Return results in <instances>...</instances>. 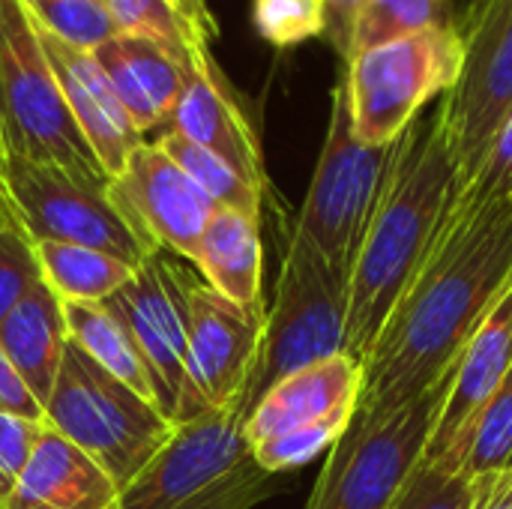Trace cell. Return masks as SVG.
<instances>
[{
    "instance_id": "1",
    "label": "cell",
    "mask_w": 512,
    "mask_h": 509,
    "mask_svg": "<svg viewBox=\"0 0 512 509\" xmlns=\"http://www.w3.org/2000/svg\"><path fill=\"white\" fill-rule=\"evenodd\" d=\"M512 282V201L453 192L411 285L363 363L360 411H396L441 387Z\"/></svg>"
},
{
    "instance_id": "2",
    "label": "cell",
    "mask_w": 512,
    "mask_h": 509,
    "mask_svg": "<svg viewBox=\"0 0 512 509\" xmlns=\"http://www.w3.org/2000/svg\"><path fill=\"white\" fill-rule=\"evenodd\" d=\"M456 192V165L438 114H420L396 141L393 165L348 273L345 354L366 363L384 321L411 285Z\"/></svg>"
},
{
    "instance_id": "3",
    "label": "cell",
    "mask_w": 512,
    "mask_h": 509,
    "mask_svg": "<svg viewBox=\"0 0 512 509\" xmlns=\"http://www.w3.org/2000/svg\"><path fill=\"white\" fill-rule=\"evenodd\" d=\"M0 132L6 156L63 168L93 186L111 183L63 99L24 0H0Z\"/></svg>"
},
{
    "instance_id": "4",
    "label": "cell",
    "mask_w": 512,
    "mask_h": 509,
    "mask_svg": "<svg viewBox=\"0 0 512 509\" xmlns=\"http://www.w3.org/2000/svg\"><path fill=\"white\" fill-rule=\"evenodd\" d=\"M45 426L87 453L120 492L177 432L156 402L105 372L72 339L45 402Z\"/></svg>"
},
{
    "instance_id": "5",
    "label": "cell",
    "mask_w": 512,
    "mask_h": 509,
    "mask_svg": "<svg viewBox=\"0 0 512 509\" xmlns=\"http://www.w3.org/2000/svg\"><path fill=\"white\" fill-rule=\"evenodd\" d=\"M396 144L372 147L354 135L345 69L339 63L330 90V117L306 201L294 234L315 246L345 279L384 192Z\"/></svg>"
},
{
    "instance_id": "6",
    "label": "cell",
    "mask_w": 512,
    "mask_h": 509,
    "mask_svg": "<svg viewBox=\"0 0 512 509\" xmlns=\"http://www.w3.org/2000/svg\"><path fill=\"white\" fill-rule=\"evenodd\" d=\"M363 381V363L351 354L321 360L282 378L243 420L252 462L276 477L330 453L360 411Z\"/></svg>"
},
{
    "instance_id": "7",
    "label": "cell",
    "mask_w": 512,
    "mask_h": 509,
    "mask_svg": "<svg viewBox=\"0 0 512 509\" xmlns=\"http://www.w3.org/2000/svg\"><path fill=\"white\" fill-rule=\"evenodd\" d=\"M348 279L303 237H291L276 300L264 318L261 351L246 387L243 414L282 378L345 354Z\"/></svg>"
},
{
    "instance_id": "8",
    "label": "cell",
    "mask_w": 512,
    "mask_h": 509,
    "mask_svg": "<svg viewBox=\"0 0 512 509\" xmlns=\"http://www.w3.org/2000/svg\"><path fill=\"white\" fill-rule=\"evenodd\" d=\"M342 69L354 135L363 144L390 147L432 99L453 90L462 69V39L456 24L432 27L360 51Z\"/></svg>"
},
{
    "instance_id": "9",
    "label": "cell",
    "mask_w": 512,
    "mask_h": 509,
    "mask_svg": "<svg viewBox=\"0 0 512 509\" xmlns=\"http://www.w3.org/2000/svg\"><path fill=\"white\" fill-rule=\"evenodd\" d=\"M441 399L444 384L396 411H357L327 453L306 509H393L426 456Z\"/></svg>"
},
{
    "instance_id": "10",
    "label": "cell",
    "mask_w": 512,
    "mask_h": 509,
    "mask_svg": "<svg viewBox=\"0 0 512 509\" xmlns=\"http://www.w3.org/2000/svg\"><path fill=\"white\" fill-rule=\"evenodd\" d=\"M456 30L462 69L435 114L456 165V189H462L477 177L498 126L512 111V0H468Z\"/></svg>"
},
{
    "instance_id": "11",
    "label": "cell",
    "mask_w": 512,
    "mask_h": 509,
    "mask_svg": "<svg viewBox=\"0 0 512 509\" xmlns=\"http://www.w3.org/2000/svg\"><path fill=\"white\" fill-rule=\"evenodd\" d=\"M0 183L36 243L90 246L120 258L132 270L156 252L111 198V183L93 186L63 168L15 156H6Z\"/></svg>"
},
{
    "instance_id": "12",
    "label": "cell",
    "mask_w": 512,
    "mask_h": 509,
    "mask_svg": "<svg viewBox=\"0 0 512 509\" xmlns=\"http://www.w3.org/2000/svg\"><path fill=\"white\" fill-rule=\"evenodd\" d=\"M186 273L189 267H180L177 255L156 249L120 291L102 300L129 330L147 363L156 405L174 426L207 414L189 378Z\"/></svg>"
},
{
    "instance_id": "13",
    "label": "cell",
    "mask_w": 512,
    "mask_h": 509,
    "mask_svg": "<svg viewBox=\"0 0 512 509\" xmlns=\"http://www.w3.org/2000/svg\"><path fill=\"white\" fill-rule=\"evenodd\" d=\"M243 420V405H228L177 426L114 509H198L213 501L255 468Z\"/></svg>"
},
{
    "instance_id": "14",
    "label": "cell",
    "mask_w": 512,
    "mask_h": 509,
    "mask_svg": "<svg viewBox=\"0 0 512 509\" xmlns=\"http://www.w3.org/2000/svg\"><path fill=\"white\" fill-rule=\"evenodd\" d=\"M264 318L267 309H243L192 270L186 273L189 378L207 411L243 405L261 351Z\"/></svg>"
},
{
    "instance_id": "15",
    "label": "cell",
    "mask_w": 512,
    "mask_h": 509,
    "mask_svg": "<svg viewBox=\"0 0 512 509\" xmlns=\"http://www.w3.org/2000/svg\"><path fill=\"white\" fill-rule=\"evenodd\" d=\"M111 198L153 249L195 264L216 207L156 141H144L111 177Z\"/></svg>"
},
{
    "instance_id": "16",
    "label": "cell",
    "mask_w": 512,
    "mask_h": 509,
    "mask_svg": "<svg viewBox=\"0 0 512 509\" xmlns=\"http://www.w3.org/2000/svg\"><path fill=\"white\" fill-rule=\"evenodd\" d=\"M512 366V282L498 297L492 312L468 339L465 351L459 354L453 372L444 381V399L432 426V438L426 447L423 462L438 465L444 462L456 444L465 438L483 405L501 387L504 375Z\"/></svg>"
},
{
    "instance_id": "17",
    "label": "cell",
    "mask_w": 512,
    "mask_h": 509,
    "mask_svg": "<svg viewBox=\"0 0 512 509\" xmlns=\"http://www.w3.org/2000/svg\"><path fill=\"white\" fill-rule=\"evenodd\" d=\"M36 33H39L45 60L54 69V78L63 90V99L69 105L75 123L81 126L87 144L99 156L108 177H117L123 171V165L129 162V156L147 138L132 123L126 105L120 102L105 69L99 66V60L90 51H78V48L60 42L39 24H36Z\"/></svg>"
},
{
    "instance_id": "18",
    "label": "cell",
    "mask_w": 512,
    "mask_h": 509,
    "mask_svg": "<svg viewBox=\"0 0 512 509\" xmlns=\"http://www.w3.org/2000/svg\"><path fill=\"white\" fill-rule=\"evenodd\" d=\"M168 129L216 153L237 174H243L255 189L270 195L258 129L249 120L237 90L231 87V81L225 78L216 60L189 75V84L174 108Z\"/></svg>"
},
{
    "instance_id": "19",
    "label": "cell",
    "mask_w": 512,
    "mask_h": 509,
    "mask_svg": "<svg viewBox=\"0 0 512 509\" xmlns=\"http://www.w3.org/2000/svg\"><path fill=\"white\" fill-rule=\"evenodd\" d=\"M93 57L105 69L138 132L144 138L165 132L192 69L159 42L132 33H117L102 48H96Z\"/></svg>"
},
{
    "instance_id": "20",
    "label": "cell",
    "mask_w": 512,
    "mask_h": 509,
    "mask_svg": "<svg viewBox=\"0 0 512 509\" xmlns=\"http://www.w3.org/2000/svg\"><path fill=\"white\" fill-rule=\"evenodd\" d=\"M120 486L75 444L45 426L3 509H114Z\"/></svg>"
},
{
    "instance_id": "21",
    "label": "cell",
    "mask_w": 512,
    "mask_h": 509,
    "mask_svg": "<svg viewBox=\"0 0 512 509\" xmlns=\"http://www.w3.org/2000/svg\"><path fill=\"white\" fill-rule=\"evenodd\" d=\"M66 345V300L51 288L48 279H39L27 297L0 321V348L21 372L33 396L42 402V408L54 390Z\"/></svg>"
},
{
    "instance_id": "22",
    "label": "cell",
    "mask_w": 512,
    "mask_h": 509,
    "mask_svg": "<svg viewBox=\"0 0 512 509\" xmlns=\"http://www.w3.org/2000/svg\"><path fill=\"white\" fill-rule=\"evenodd\" d=\"M261 219L246 216L240 210L216 207L198 246L195 267L201 279L228 297L231 303L264 312V291H261V273H264V252H261Z\"/></svg>"
},
{
    "instance_id": "23",
    "label": "cell",
    "mask_w": 512,
    "mask_h": 509,
    "mask_svg": "<svg viewBox=\"0 0 512 509\" xmlns=\"http://www.w3.org/2000/svg\"><path fill=\"white\" fill-rule=\"evenodd\" d=\"M120 33L144 36L168 48L192 72L210 66L219 24L207 0H105Z\"/></svg>"
},
{
    "instance_id": "24",
    "label": "cell",
    "mask_w": 512,
    "mask_h": 509,
    "mask_svg": "<svg viewBox=\"0 0 512 509\" xmlns=\"http://www.w3.org/2000/svg\"><path fill=\"white\" fill-rule=\"evenodd\" d=\"M66 324L69 339L87 357H93L105 372H111L150 402H156L147 363L117 315H111L102 303H66Z\"/></svg>"
},
{
    "instance_id": "25",
    "label": "cell",
    "mask_w": 512,
    "mask_h": 509,
    "mask_svg": "<svg viewBox=\"0 0 512 509\" xmlns=\"http://www.w3.org/2000/svg\"><path fill=\"white\" fill-rule=\"evenodd\" d=\"M51 288L66 303H102L132 279V267L114 255L75 243H36Z\"/></svg>"
},
{
    "instance_id": "26",
    "label": "cell",
    "mask_w": 512,
    "mask_h": 509,
    "mask_svg": "<svg viewBox=\"0 0 512 509\" xmlns=\"http://www.w3.org/2000/svg\"><path fill=\"white\" fill-rule=\"evenodd\" d=\"M147 141H156L192 177V183L213 201V207L240 210L246 216L261 219V207H264L267 195L261 189H255L243 174H237L228 162H222L216 153L192 144L189 138H183L174 129H165V132H159L156 138H147Z\"/></svg>"
},
{
    "instance_id": "27",
    "label": "cell",
    "mask_w": 512,
    "mask_h": 509,
    "mask_svg": "<svg viewBox=\"0 0 512 509\" xmlns=\"http://www.w3.org/2000/svg\"><path fill=\"white\" fill-rule=\"evenodd\" d=\"M512 462V366L504 375L501 387L492 393V399L483 405L465 438L456 444V450L438 462L444 471L465 474L468 480L504 468Z\"/></svg>"
},
{
    "instance_id": "28",
    "label": "cell",
    "mask_w": 512,
    "mask_h": 509,
    "mask_svg": "<svg viewBox=\"0 0 512 509\" xmlns=\"http://www.w3.org/2000/svg\"><path fill=\"white\" fill-rule=\"evenodd\" d=\"M456 18V0H366L351 33L348 60L393 39H405L432 27H450Z\"/></svg>"
},
{
    "instance_id": "29",
    "label": "cell",
    "mask_w": 512,
    "mask_h": 509,
    "mask_svg": "<svg viewBox=\"0 0 512 509\" xmlns=\"http://www.w3.org/2000/svg\"><path fill=\"white\" fill-rule=\"evenodd\" d=\"M39 27L78 51H96L120 33L105 0H24Z\"/></svg>"
},
{
    "instance_id": "30",
    "label": "cell",
    "mask_w": 512,
    "mask_h": 509,
    "mask_svg": "<svg viewBox=\"0 0 512 509\" xmlns=\"http://www.w3.org/2000/svg\"><path fill=\"white\" fill-rule=\"evenodd\" d=\"M252 27L276 51L327 39L324 0H252Z\"/></svg>"
},
{
    "instance_id": "31",
    "label": "cell",
    "mask_w": 512,
    "mask_h": 509,
    "mask_svg": "<svg viewBox=\"0 0 512 509\" xmlns=\"http://www.w3.org/2000/svg\"><path fill=\"white\" fill-rule=\"evenodd\" d=\"M45 279L36 240L21 225L18 213L6 201L0 210V321L27 297V291Z\"/></svg>"
},
{
    "instance_id": "32",
    "label": "cell",
    "mask_w": 512,
    "mask_h": 509,
    "mask_svg": "<svg viewBox=\"0 0 512 509\" xmlns=\"http://www.w3.org/2000/svg\"><path fill=\"white\" fill-rule=\"evenodd\" d=\"M393 509H471V480L420 462Z\"/></svg>"
},
{
    "instance_id": "33",
    "label": "cell",
    "mask_w": 512,
    "mask_h": 509,
    "mask_svg": "<svg viewBox=\"0 0 512 509\" xmlns=\"http://www.w3.org/2000/svg\"><path fill=\"white\" fill-rule=\"evenodd\" d=\"M42 432H45V423L0 414V509L12 498Z\"/></svg>"
},
{
    "instance_id": "34",
    "label": "cell",
    "mask_w": 512,
    "mask_h": 509,
    "mask_svg": "<svg viewBox=\"0 0 512 509\" xmlns=\"http://www.w3.org/2000/svg\"><path fill=\"white\" fill-rule=\"evenodd\" d=\"M456 192H468L474 198H483V201H501V198H510L512 195V111L504 117V123L498 126L492 144H489V153L477 171V177L456 189Z\"/></svg>"
},
{
    "instance_id": "35",
    "label": "cell",
    "mask_w": 512,
    "mask_h": 509,
    "mask_svg": "<svg viewBox=\"0 0 512 509\" xmlns=\"http://www.w3.org/2000/svg\"><path fill=\"white\" fill-rule=\"evenodd\" d=\"M0 414H12V417H24V420L45 423L42 402L33 396V390L27 387V381L12 366V360L6 357L3 348H0Z\"/></svg>"
},
{
    "instance_id": "36",
    "label": "cell",
    "mask_w": 512,
    "mask_h": 509,
    "mask_svg": "<svg viewBox=\"0 0 512 509\" xmlns=\"http://www.w3.org/2000/svg\"><path fill=\"white\" fill-rule=\"evenodd\" d=\"M273 480V474H264L258 465L249 471V474H243L234 486H228L225 492H219L213 501H207L204 507L198 509H252L258 501H264V498H270L273 492H276V486L270 483Z\"/></svg>"
},
{
    "instance_id": "37",
    "label": "cell",
    "mask_w": 512,
    "mask_h": 509,
    "mask_svg": "<svg viewBox=\"0 0 512 509\" xmlns=\"http://www.w3.org/2000/svg\"><path fill=\"white\" fill-rule=\"evenodd\" d=\"M471 509H512V462L471 480Z\"/></svg>"
},
{
    "instance_id": "38",
    "label": "cell",
    "mask_w": 512,
    "mask_h": 509,
    "mask_svg": "<svg viewBox=\"0 0 512 509\" xmlns=\"http://www.w3.org/2000/svg\"><path fill=\"white\" fill-rule=\"evenodd\" d=\"M366 0H324L327 9V42L333 45L339 60H348L351 48V33L357 24V15Z\"/></svg>"
},
{
    "instance_id": "39",
    "label": "cell",
    "mask_w": 512,
    "mask_h": 509,
    "mask_svg": "<svg viewBox=\"0 0 512 509\" xmlns=\"http://www.w3.org/2000/svg\"><path fill=\"white\" fill-rule=\"evenodd\" d=\"M3 165H6V147H3V132H0V174H3Z\"/></svg>"
},
{
    "instance_id": "40",
    "label": "cell",
    "mask_w": 512,
    "mask_h": 509,
    "mask_svg": "<svg viewBox=\"0 0 512 509\" xmlns=\"http://www.w3.org/2000/svg\"><path fill=\"white\" fill-rule=\"evenodd\" d=\"M6 201H9V198H6V192H3V183H0V210L6 207Z\"/></svg>"
},
{
    "instance_id": "41",
    "label": "cell",
    "mask_w": 512,
    "mask_h": 509,
    "mask_svg": "<svg viewBox=\"0 0 512 509\" xmlns=\"http://www.w3.org/2000/svg\"><path fill=\"white\" fill-rule=\"evenodd\" d=\"M510 201H512V195H510Z\"/></svg>"
}]
</instances>
